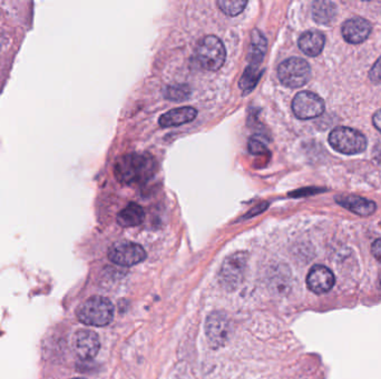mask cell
Returning <instances> with one entry per match:
<instances>
[{
    "label": "cell",
    "mask_w": 381,
    "mask_h": 379,
    "mask_svg": "<svg viewBox=\"0 0 381 379\" xmlns=\"http://www.w3.org/2000/svg\"><path fill=\"white\" fill-rule=\"evenodd\" d=\"M195 57L202 68L215 72L223 66L226 61V50L219 38L214 34L205 36L197 43Z\"/></svg>",
    "instance_id": "3"
},
{
    "label": "cell",
    "mask_w": 381,
    "mask_h": 379,
    "mask_svg": "<svg viewBox=\"0 0 381 379\" xmlns=\"http://www.w3.org/2000/svg\"><path fill=\"white\" fill-rule=\"evenodd\" d=\"M292 112L302 121L319 117L324 112V99L315 92H300L292 101Z\"/></svg>",
    "instance_id": "9"
},
{
    "label": "cell",
    "mask_w": 381,
    "mask_h": 379,
    "mask_svg": "<svg viewBox=\"0 0 381 379\" xmlns=\"http://www.w3.org/2000/svg\"><path fill=\"white\" fill-rule=\"evenodd\" d=\"M197 116V110L193 107H179L175 110L165 112L159 119V125L162 127H175L184 125L194 121Z\"/></svg>",
    "instance_id": "13"
},
{
    "label": "cell",
    "mask_w": 381,
    "mask_h": 379,
    "mask_svg": "<svg viewBox=\"0 0 381 379\" xmlns=\"http://www.w3.org/2000/svg\"><path fill=\"white\" fill-rule=\"evenodd\" d=\"M108 258L114 264L130 267L143 262L146 258V253L141 245L132 241H119L110 248Z\"/></svg>",
    "instance_id": "8"
},
{
    "label": "cell",
    "mask_w": 381,
    "mask_h": 379,
    "mask_svg": "<svg viewBox=\"0 0 381 379\" xmlns=\"http://www.w3.org/2000/svg\"><path fill=\"white\" fill-rule=\"evenodd\" d=\"M261 75H262V72L259 70V68L252 66L246 67L240 79V88L244 95L254 90V87L257 86V83L260 81Z\"/></svg>",
    "instance_id": "19"
},
{
    "label": "cell",
    "mask_w": 381,
    "mask_h": 379,
    "mask_svg": "<svg viewBox=\"0 0 381 379\" xmlns=\"http://www.w3.org/2000/svg\"><path fill=\"white\" fill-rule=\"evenodd\" d=\"M335 275L324 265H315L306 276V286L317 295L328 293L335 286Z\"/></svg>",
    "instance_id": "10"
},
{
    "label": "cell",
    "mask_w": 381,
    "mask_h": 379,
    "mask_svg": "<svg viewBox=\"0 0 381 379\" xmlns=\"http://www.w3.org/2000/svg\"><path fill=\"white\" fill-rule=\"evenodd\" d=\"M379 287H380V289H381V273H380V275H379Z\"/></svg>",
    "instance_id": "26"
},
{
    "label": "cell",
    "mask_w": 381,
    "mask_h": 379,
    "mask_svg": "<svg viewBox=\"0 0 381 379\" xmlns=\"http://www.w3.org/2000/svg\"><path fill=\"white\" fill-rule=\"evenodd\" d=\"M246 0H219L217 6L228 16H237L246 6Z\"/></svg>",
    "instance_id": "20"
},
{
    "label": "cell",
    "mask_w": 381,
    "mask_h": 379,
    "mask_svg": "<svg viewBox=\"0 0 381 379\" xmlns=\"http://www.w3.org/2000/svg\"><path fill=\"white\" fill-rule=\"evenodd\" d=\"M155 172V161L148 154L133 152L123 156L115 165L117 181L124 185H136L150 179Z\"/></svg>",
    "instance_id": "1"
},
{
    "label": "cell",
    "mask_w": 381,
    "mask_h": 379,
    "mask_svg": "<svg viewBox=\"0 0 381 379\" xmlns=\"http://www.w3.org/2000/svg\"><path fill=\"white\" fill-rule=\"evenodd\" d=\"M114 306L110 299L95 296L78 307L77 318L83 324L103 327L113 320Z\"/></svg>",
    "instance_id": "2"
},
{
    "label": "cell",
    "mask_w": 381,
    "mask_h": 379,
    "mask_svg": "<svg viewBox=\"0 0 381 379\" xmlns=\"http://www.w3.org/2000/svg\"><path fill=\"white\" fill-rule=\"evenodd\" d=\"M337 14V7L330 1H315L312 5V16L318 23L329 25Z\"/></svg>",
    "instance_id": "18"
},
{
    "label": "cell",
    "mask_w": 381,
    "mask_h": 379,
    "mask_svg": "<svg viewBox=\"0 0 381 379\" xmlns=\"http://www.w3.org/2000/svg\"><path fill=\"white\" fill-rule=\"evenodd\" d=\"M74 379H83V378H74Z\"/></svg>",
    "instance_id": "27"
},
{
    "label": "cell",
    "mask_w": 381,
    "mask_h": 379,
    "mask_svg": "<svg viewBox=\"0 0 381 379\" xmlns=\"http://www.w3.org/2000/svg\"><path fill=\"white\" fill-rule=\"evenodd\" d=\"M144 218V209L139 205L132 203L119 212L117 215V223L121 227H134L141 225Z\"/></svg>",
    "instance_id": "17"
},
{
    "label": "cell",
    "mask_w": 381,
    "mask_h": 379,
    "mask_svg": "<svg viewBox=\"0 0 381 379\" xmlns=\"http://www.w3.org/2000/svg\"><path fill=\"white\" fill-rule=\"evenodd\" d=\"M248 266V255L246 253H235L228 256L223 263L219 272V282L223 287L233 290L242 283Z\"/></svg>",
    "instance_id": "6"
},
{
    "label": "cell",
    "mask_w": 381,
    "mask_h": 379,
    "mask_svg": "<svg viewBox=\"0 0 381 379\" xmlns=\"http://www.w3.org/2000/svg\"><path fill=\"white\" fill-rule=\"evenodd\" d=\"M371 30H373L371 23L360 17L351 18L349 21H346L341 29L344 41L353 45L364 43L369 37Z\"/></svg>",
    "instance_id": "12"
},
{
    "label": "cell",
    "mask_w": 381,
    "mask_h": 379,
    "mask_svg": "<svg viewBox=\"0 0 381 379\" xmlns=\"http://www.w3.org/2000/svg\"><path fill=\"white\" fill-rule=\"evenodd\" d=\"M277 77L286 87L300 88L310 81L311 68L302 58L291 57L277 67Z\"/></svg>",
    "instance_id": "5"
},
{
    "label": "cell",
    "mask_w": 381,
    "mask_h": 379,
    "mask_svg": "<svg viewBox=\"0 0 381 379\" xmlns=\"http://www.w3.org/2000/svg\"><path fill=\"white\" fill-rule=\"evenodd\" d=\"M72 346L79 358L88 360L99 354L101 342L97 334L88 329H81L75 334L72 339Z\"/></svg>",
    "instance_id": "11"
},
{
    "label": "cell",
    "mask_w": 381,
    "mask_h": 379,
    "mask_svg": "<svg viewBox=\"0 0 381 379\" xmlns=\"http://www.w3.org/2000/svg\"><path fill=\"white\" fill-rule=\"evenodd\" d=\"M324 43H326V39H324V34L315 32V30H309V32L301 34L297 45H299L301 52L306 54V56L315 57V56L320 55L321 52L324 50Z\"/></svg>",
    "instance_id": "15"
},
{
    "label": "cell",
    "mask_w": 381,
    "mask_h": 379,
    "mask_svg": "<svg viewBox=\"0 0 381 379\" xmlns=\"http://www.w3.org/2000/svg\"><path fill=\"white\" fill-rule=\"evenodd\" d=\"M205 333L212 348L222 347L231 336V322L226 314L214 311L206 319Z\"/></svg>",
    "instance_id": "7"
},
{
    "label": "cell",
    "mask_w": 381,
    "mask_h": 379,
    "mask_svg": "<svg viewBox=\"0 0 381 379\" xmlns=\"http://www.w3.org/2000/svg\"><path fill=\"white\" fill-rule=\"evenodd\" d=\"M335 201L346 209L359 216H370L375 212V204L359 196H338Z\"/></svg>",
    "instance_id": "14"
},
{
    "label": "cell",
    "mask_w": 381,
    "mask_h": 379,
    "mask_svg": "<svg viewBox=\"0 0 381 379\" xmlns=\"http://www.w3.org/2000/svg\"><path fill=\"white\" fill-rule=\"evenodd\" d=\"M190 95V90L185 85H173L164 90V96L168 101H186Z\"/></svg>",
    "instance_id": "21"
},
{
    "label": "cell",
    "mask_w": 381,
    "mask_h": 379,
    "mask_svg": "<svg viewBox=\"0 0 381 379\" xmlns=\"http://www.w3.org/2000/svg\"><path fill=\"white\" fill-rule=\"evenodd\" d=\"M373 126L381 132V110L378 112H375V115L373 116Z\"/></svg>",
    "instance_id": "25"
},
{
    "label": "cell",
    "mask_w": 381,
    "mask_h": 379,
    "mask_svg": "<svg viewBox=\"0 0 381 379\" xmlns=\"http://www.w3.org/2000/svg\"><path fill=\"white\" fill-rule=\"evenodd\" d=\"M371 252H373V255L375 256V258L381 263V238L373 243V247H371Z\"/></svg>",
    "instance_id": "24"
},
{
    "label": "cell",
    "mask_w": 381,
    "mask_h": 379,
    "mask_svg": "<svg viewBox=\"0 0 381 379\" xmlns=\"http://www.w3.org/2000/svg\"><path fill=\"white\" fill-rule=\"evenodd\" d=\"M329 144L341 154L355 155L366 150L367 138L358 130L349 127H337L330 132Z\"/></svg>",
    "instance_id": "4"
},
{
    "label": "cell",
    "mask_w": 381,
    "mask_h": 379,
    "mask_svg": "<svg viewBox=\"0 0 381 379\" xmlns=\"http://www.w3.org/2000/svg\"><path fill=\"white\" fill-rule=\"evenodd\" d=\"M380 226H381V221H380Z\"/></svg>",
    "instance_id": "28"
},
{
    "label": "cell",
    "mask_w": 381,
    "mask_h": 379,
    "mask_svg": "<svg viewBox=\"0 0 381 379\" xmlns=\"http://www.w3.org/2000/svg\"><path fill=\"white\" fill-rule=\"evenodd\" d=\"M248 150L254 155L262 154V152H266V144L257 138H251V141L248 143Z\"/></svg>",
    "instance_id": "22"
},
{
    "label": "cell",
    "mask_w": 381,
    "mask_h": 379,
    "mask_svg": "<svg viewBox=\"0 0 381 379\" xmlns=\"http://www.w3.org/2000/svg\"><path fill=\"white\" fill-rule=\"evenodd\" d=\"M266 47L268 43L266 38L257 29H255L252 32L251 46L248 50V66L260 68L261 63L266 56Z\"/></svg>",
    "instance_id": "16"
},
{
    "label": "cell",
    "mask_w": 381,
    "mask_h": 379,
    "mask_svg": "<svg viewBox=\"0 0 381 379\" xmlns=\"http://www.w3.org/2000/svg\"><path fill=\"white\" fill-rule=\"evenodd\" d=\"M369 77L371 81L375 83H381V57L375 61V65L371 67L369 72Z\"/></svg>",
    "instance_id": "23"
}]
</instances>
